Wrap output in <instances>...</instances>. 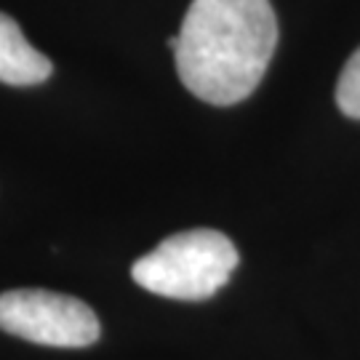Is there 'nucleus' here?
Segmentation results:
<instances>
[{
	"mask_svg": "<svg viewBox=\"0 0 360 360\" xmlns=\"http://www.w3.org/2000/svg\"><path fill=\"white\" fill-rule=\"evenodd\" d=\"M275 46L270 0H193L176 35V72L198 99L230 107L257 91Z\"/></svg>",
	"mask_w": 360,
	"mask_h": 360,
	"instance_id": "1",
	"label": "nucleus"
},
{
	"mask_svg": "<svg viewBox=\"0 0 360 360\" xmlns=\"http://www.w3.org/2000/svg\"><path fill=\"white\" fill-rule=\"evenodd\" d=\"M240 254L224 232L187 230L166 238L134 262L131 275L144 291L166 299L200 302L230 281Z\"/></svg>",
	"mask_w": 360,
	"mask_h": 360,
	"instance_id": "2",
	"label": "nucleus"
},
{
	"mask_svg": "<svg viewBox=\"0 0 360 360\" xmlns=\"http://www.w3.org/2000/svg\"><path fill=\"white\" fill-rule=\"evenodd\" d=\"M0 331L46 347H89L102 326L80 299L43 288H16L0 294Z\"/></svg>",
	"mask_w": 360,
	"mask_h": 360,
	"instance_id": "3",
	"label": "nucleus"
},
{
	"mask_svg": "<svg viewBox=\"0 0 360 360\" xmlns=\"http://www.w3.org/2000/svg\"><path fill=\"white\" fill-rule=\"evenodd\" d=\"M53 72L51 59L30 46L22 27L8 13H0V83L38 86Z\"/></svg>",
	"mask_w": 360,
	"mask_h": 360,
	"instance_id": "4",
	"label": "nucleus"
},
{
	"mask_svg": "<svg viewBox=\"0 0 360 360\" xmlns=\"http://www.w3.org/2000/svg\"><path fill=\"white\" fill-rule=\"evenodd\" d=\"M336 104L352 120H360V49L342 67V75L336 83Z\"/></svg>",
	"mask_w": 360,
	"mask_h": 360,
	"instance_id": "5",
	"label": "nucleus"
}]
</instances>
